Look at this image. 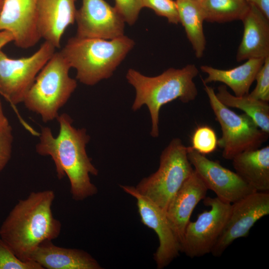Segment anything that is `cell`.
Here are the masks:
<instances>
[{
  "label": "cell",
  "instance_id": "obj_1",
  "mask_svg": "<svg viewBox=\"0 0 269 269\" xmlns=\"http://www.w3.org/2000/svg\"><path fill=\"white\" fill-rule=\"evenodd\" d=\"M60 129L54 137L50 128L42 127L36 151L42 156H50L55 165L57 177L67 175L73 200L82 201L96 194L97 187L90 175L97 176L98 170L87 153L86 147L90 137L84 128L76 129L67 114L59 115L56 119Z\"/></svg>",
  "mask_w": 269,
  "mask_h": 269
},
{
  "label": "cell",
  "instance_id": "obj_2",
  "mask_svg": "<svg viewBox=\"0 0 269 269\" xmlns=\"http://www.w3.org/2000/svg\"><path fill=\"white\" fill-rule=\"evenodd\" d=\"M55 198L53 190L32 192L18 200L2 222L0 238L20 260L30 261L41 243L59 236L62 225L52 212Z\"/></svg>",
  "mask_w": 269,
  "mask_h": 269
},
{
  "label": "cell",
  "instance_id": "obj_3",
  "mask_svg": "<svg viewBox=\"0 0 269 269\" xmlns=\"http://www.w3.org/2000/svg\"><path fill=\"white\" fill-rule=\"evenodd\" d=\"M198 72L196 66L191 64L181 69L170 68L154 77L145 76L132 68L128 70L126 79L135 90L132 109L136 111L143 105L147 107L152 137L159 136V112L163 105L176 99L183 103L195 100L198 90L194 79Z\"/></svg>",
  "mask_w": 269,
  "mask_h": 269
},
{
  "label": "cell",
  "instance_id": "obj_4",
  "mask_svg": "<svg viewBox=\"0 0 269 269\" xmlns=\"http://www.w3.org/2000/svg\"><path fill=\"white\" fill-rule=\"evenodd\" d=\"M134 45V41L125 35L112 39L76 35L68 40L60 52L76 70V79L93 86L111 77Z\"/></svg>",
  "mask_w": 269,
  "mask_h": 269
},
{
  "label": "cell",
  "instance_id": "obj_5",
  "mask_svg": "<svg viewBox=\"0 0 269 269\" xmlns=\"http://www.w3.org/2000/svg\"><path fill=\"white\" fill-rule=\"evenodd\" d=\"M71 67L60 51L55 52L36 76L23 102L30 111L39 115L44 123L58 117L77 86L69 76Z\"/></svg>",
  "mask_w": 269,
  "mask_h": 269
},
{
  "label": "cell",
  "instance_id": "obj_6",
  "mask_svg": "<svg viewBox=\"0 0 269 269\" xmlns=\"http://www.w3.org/2000/svg\"><path fill=\"white\" fill-rule=\"evenodd\" d=\"M188 147L173 138L162 150L158 169L135 187L165 212L172 198L194 171L187 156Z\"/></svg>",
  "mask_w": 269,
  "mask_h": 269
},
{
  "label": "cell",
  "instance_id": "obj_7",
  "mask_svg": "<svg viewBox=\"0 0 269 269\" xmlns=\"http://www.w3.org/2000/svg\"><path fill=\"white\" fill-rule=\"evenodd\" d=\"M56 48L44 41L28 57L11 58L0 49V94L14 110L23 126L32 134L35 133L20 117L15 106L23 102L39 72L55 52Z\"/></svg>",
  "mask_w": 269,
  "mask_h": 269
},
{
  "label": "cell",
  "instance_id": "obj_8",
  "mask_svg": "<svg viewBox=\"0 0 269 269\" xmlns=\"http://www.w3.org/2000/svg\"><path fill=\"white\" fill-rule=\"evenodd\" d=\"M216 120L221 126L222 135L218 146L222 156L232 160L238 154L259 148L268 139L269 134L262 131L246 114H238L222 104L214 89L203 83Z\"/></svg>",
  "mask_w": 269,
  "mask_h": 269
},
{
  "label": "cell",
  "instance_id": "obj_9",
  "mask_svg": "<svg viewBox=\"0 0 269 269\" xmlns=\"http://www.w3.org/2000/svg\"><path fill=\"white\" fill-rule=\"evenodd\" d=\"M204 204L210 207L199 214L196 221H189L181 244V252L191 258L210 253L224 227L231 203L217 197H206Z\"/></svg>",
  "mask_w": 269,
  "mask_h": 269
},
{
  "label": "cell",
  "instance_id": "obj_10",
  "mask_svg": "<svg viewBox=\"0 0 269 269\" xmlns=\"http://www.w3.org/2000/svg\"><path fill=\"white\" fill-rule=\"evenodd\" d=\"M269 214V192H255L231 204L224 227L210 253L220 257L236 239L247 237L260 219Z\"/></svg>",
  "mask_w": 269,
  "mask_h": 269
},
{
  "label": "cell",
  "instance_id": "obj_11",
  "mask_svg": "<svg viewBox=\"0 0 269 269\" xmlns=\"http://www.w3.org/2000/svg\"><path fill=\"white\" fill-rule=\"evenodd\" d=\"M187 147L188 158L194 171L208 190L213 191L218 198L232 204L257 192L235 172L209 159L191 146Z\"/></svg>",
  "mask_w": 269,
  "mask_h": 269
},
{
  "label": "cell",
  "instance_id": "obj_12",
  "mask_svg": "<svg viewBox=\"0 0 269 269\" xmlns=\"http://www.w3.org/2000/svg\"><path fill=\"white\" fill-rule=\"evenodd\" d=\"M120 186L125 192L136 199L142 223L157 235L159 246L154 254V260L157 269H163L181 252V244L169 224L165 212L151 200L140 194L135 187Z\"/></svg>",
  "mask_w": 269,
  "mask_h": 269
},
{
  "label": "cell",
  "instance_id": "obj_13",
  "mask_svg": "<svg viewBox=\"0 0 269 269\" xmlns=\"http://www.w3.org/2000/svg\"><path fill=\"white\" fill-rule=\"evenodd\" d=\"M75 21L80 37L112 39L124 35L123 17L105 0H82Z\"/></svg>",
  "mask_w": 269,
  "mask_h": 269
},
{
  "label": "cell",
  "instance_id": "obj_14",
  "mask_svg": "<svg viewBox=\"0 0 269 269\" xmlns=\"http://www.w3.org/2000/svg\"><path fill=\"white\" fill-rule=\"evenodd\" d=\"M39 0H4L0 14V31L6 30L18 47H32L41 39L37 26Z\"/></svg>",
  "mask_w": 269,
  "mask_h": 269
},
{
  "label": "cell",
  "instance_id": "obj_15",
  "mask_svg": "<svg viewBox=\"0 0 269 269\" xmlns=\"http://www.w3.org/2000/svg\"><path fill=\"white\" fill-rule=\"evenodd\" d=\"M76 0H39L37 26L41 38L56 48L68 27L75 21Z\"/></svg>",
  "mask_w": 269,
  "mask_h": 269
},
{
  "label": "cell",
  "instance_id": "obj_16",
  "mask_svg": "<svg viewBox=\"0 0 269 269\" xmlns=\"http://www.w3.org/2000/svg\"><path fill=\"white\" fill-rule=\"evenodd\" d=\"M207 190L194 170L170 202L165 214L180 244L192 213L198 203L206 197Z\"/></svg>",
  "mask_w": 269,
  "mask_h": 269
},
{
  "label": "cell",
  "instance_id": "obj_17",
  "mask_svg": "<svg viewBox=\"0 0 269 269\" xmlns=\"http://www.w3.org/2000/svg\"><path fill=\"white\" fill-rule=\"evenodd\" d=\"M249 3V10L241 20L244 31L236 55L238 62L269 56V19L254 4Z\"/></svg>",
  "mask_w": 269,
  "mask_h": 269
},
{
  "label": "cell",
  "instance_id": "obj_18",
  "mask_svg": "<svg viewBox=\"0 0 269 269\" xmlns=\"http://www.w3.org/2000/svg\"><path fill=\"white\" fill-rule=\"evenodd\" d=\"M30 260L47 269H101L98 262L87 252L57 246L52 241L41 243Z\"/></svg>",
  "mask_w": 269,
  "mask_h": 269
},
{
  "label": "cell",
  "instance_id": "obj_19",
  "mask_svg": "<svg viewBox=\"0 0 269 269\" xmlns=\"http://www.w3.org/2000/svg\"><path fill=\"white\" fill-rule=\"evenodd\" d=\"M265 58L249 59L244 64L234 68L222 70L202 65L201 70L207 75L203 83L221 82L229 87L237 97L249 93L250 88L262 66Z\"/></svg>",
  "mask_w": 269,
  "mask_h": 269
},
{
  "label": "cell",
  "instance_id": "obj_20",
  "mask_svg": "<svg viewBox=\"0 0 269 269\" xmlns=\"http://www.w3.org/2000/svg\"><path fill=\"white\" fill-rule=\"evenodd\" d=\"M236 173L256 191L269 192V146L246 151L232 159Z\"/></svg>",
  "mask_w": 269,
  "mask_h": 269
},
{
  "label": "cell",
  "instance_id": "obj_21",
  "mask_svg": "<svg viewBox=\"0 0 269 269\" xmlns=\"http://www.w3.org/2000/svg\"><path fill=\"white\" fill-rule=\"evenodd\" d=\"M181 23L185 29L195 55L201 58L205 49L206 39L203 31L205 20L199 2L192 0H176Z\"/></svg>",
  "mask_w": 269,
  "mask_h": 269
},
{
  "label": "cell",
  "instance_id": "obj_22",
  "mask_svg": "<svg viewBox=\"0 0 269 269\" xmlns=\"http://www.w3.org/2000/svg\"><path fill=\"white\" fill-rule=\"evenodd\" d=\"M215 94L218 99L224 105L244 111L259 128L269 134V102L252 98L248 94L242 97L236 96L227 90L225 85L219 86Z\"/></svg>",
  "mask_w": 269,
  "mask_h": 269
},
{
  "label": "cell",
  "instance_id": "obj_23",
  "mask_svg": "<svg viewBox=\"0 0 269 269\" xmlns=\"http://www.w3.org/2000/svg\"><path fill=\"white\" fill-rule=\"evenodd\" d=\"M200 4L204 20L219 23L242 20L250 7L246 0H202Z\"/></svg>",
  "mask_w": 269,
  "mask_h": 269
},
{
  "label": "cell",
  "instance_id": "obj_24",
  "mask_svg": "<svg viewBox=\"0 0 269 269\" xmlns=\"http://www.w3.org/2000/svg\"><path fill=\"white\" fill-rule=\"evenodd\" d=\"M191 147L206 155L214 152L218 146V138L214 130L208 126L198 127L191 138Z\"/></svg>",
  "mask_w": 269,
  "mask_h": 269
},
{
  "label": "cell",
  "instance_id": "obj_25",
  "mask_svg": "<svg viewBox=\"0 0 269 269\" xmlns=\"http://www.w3.org/2000/svg\"><path fill=\"white\" fill-rule=\"evenodd\" d=\"M0 269H43L37 263L19 259L0 238Z\"/></svg>",
  "mask_w": 269,
  "mask_h": 269
},
{
  "label": "cell",
  "instance_id": "obj_26",
  "mask_svg": "<svg viewBox=\"0 0 269 269\" xmlns=\"http://www.w3.org/2000/svg\"><path fill=\"white\" fill-rule=\"evenodd\" d=\"M142 8L151 9L158 16L167 18L168 22L180 23L176 1L173 0H141Z\"/></svg>",
  "mask_w": 269,
  "mask_h": 269
},
{
  "label": "cell",
  "instance_id": "obj_27",
  "mask_svg": "<svg viewBox=\"0 0 269 269\" xmlns=\"http://www.w3.org/2000/svg\"><path fill=\"white\" fill-rule=\"evenodd\" d=\"M255 80L257 81L256 86L250 93L248 94L249 96L257 100L269 102V56L265 58Z\"/></svg>",
  "mask_w": 269,
  "mask_h": 269
},
{
  "label": "cell",
  "instance_id": "obj_28",
  "mask_svg": "<svg viewBox=\"0 0 269 269\" xmlns=\"http://www.w3.org/2000/svg\"><path fill=\"white\" fill-rule=\"evenodd\" d=\"M115 7L126 23L132 25L136 21L142 8L141 0H115Z\"/></svg>",
  "mask_w": 269,
  "mask_h": 269
},
{
  "label": "cell",
  "instance_id": "obj_29",
  "mask_svg": "<svg viewBox=\"0 0 269 269\" xmlns=\"http://www.w3.org/2000/svg\"><path fill=\"white\" fill-rule=\"evenodd\" d=\"M13 140L12 130L10 126L0 131V172L10 159Z\"/></svg>",
  "mask_w": 269,
  "mask_h": 269
},
{
  "label": "cell",
  "instance_id": "obj_30",
  "mask_svg": "<svg viewBox=\"0 0 269 269\" xmlns=\"http://www.w3.org/2000/svg\"><path fill=\"white\" fill-rule=\"evenodd\" d=\"M247 1L254 4L269 19V0H247Z\"/></svg>",
  "mask_w": 269,
  "mask_h": 269
},
{
  "label": "cell",
  "instance_id": "obj_31",
  "mask_svg": "<svg viewBox=\"0 0 269 269\" xmlns=\"http://www.w3.org/2000/svg\"><path fill=\"white\" fill-rule=\"evenodd\" d=\"M12 41L13 42V36L10 32L6 30L0 31V49Z\"/></svg>",
  "mask_w": 269,
  "mask_h": 269
},
{
  "label": "cell",
  "instance_id": "obj_32",
  "mask_svg": "<svg viewBox=\"0 0 269 269\" xmlns=\"http://www.w3.org/2000/svg\"><path fill=\"white\" fill-rule=\"evenodd\" d=\"M10 126L8 120L4 114L2 103L0 99V131L4 130Z\"/></svg>",
  "mask_w": 269,
  "mask_h": 269
},
{
  "label": "cell",
  "instance_id": "obj_33",
  "mask_svg": "<svg viewBox=\"0 0 269 269\" xmlns=\"http://www.w3.org/2000/svg\"><path fill=\"white\" fill-rule=\"evenodd\" d=\"M4 0H0V14L1 13L3 4Z\"/></svg>",
  "mask_w": 269,
  "mask_h": 269
},
{
  "label": "cell",
  "instance_id": "obj_34",
  "mask_svg": "<svg viewBox=\"0 0 269 269\" xmlns=\"http://www.w3.org/2000/svg\"><path fill=\"white\" fill-rule=\"evenodd\" d=\"M193 0V1H196V2H200L202 0Z\"/></svg>",
  "mask_w": 269,
  "mask_h": 269
},
{
  "label": "cell",
  "instance_id": "obj_35",
  "mask_svg": "<svg viewBox=\"0 0 269 269\" xmlns=\"http://www.w3.org/2000/svg\"><path fill=\"white\" fill-rule=\"evenodd\" d=\"M246 1H247V0H246Z\"/></svg>",
  "mask_w": 269,
  "mask_h": 269
}]
</instances>
